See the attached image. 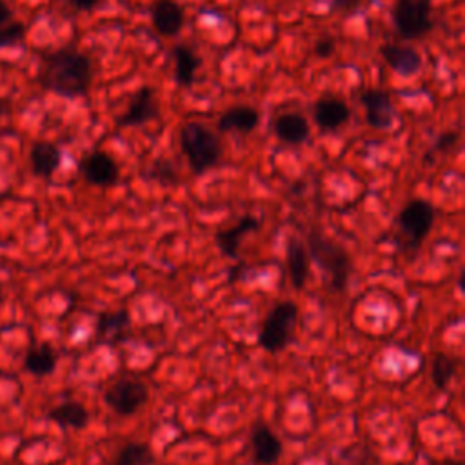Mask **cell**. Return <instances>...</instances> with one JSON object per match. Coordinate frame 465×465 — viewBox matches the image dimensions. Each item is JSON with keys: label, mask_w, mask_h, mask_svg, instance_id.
Instances as JSON below:
<instances>
[{"label": "cell", "mask_w": 465, "mask_h": 465, "mask_svg": "<svg viewBox=\"0 0 465 465\" xmlns=\"http://www.w3.org/2000/svg\"><path fill=\"white\" fill-rule=\"evenodd\" d=\"M14 21H15V15H14L12 8L6 3H3V0H0V30L8 26V24H12Z\"/></svg>", "instance_id": "f1b7e54d"}, {"label": "cell", "mask_w": 465, "mask_h": 465, "mask_svg": "<svg viewBox=\"0 0 465 465\" xmlns=\"http://www.w3.org/2000/svg\"><path fill=\"white\" fill-rule=\"evenodd\" d=\"M380 53H382V59L386 60V64L398 75H405V77L416 75L423 66L422 55L409 44L389 42V44L382 46Z\"/></svg>", "instance_id": "7c38bea8"}, {"label": "cell", "mask_w": 465, "mask_h": 465, "mask_svg": "<svg viewBox=\"0 0 465 465\" xmlns=\"http://www.w3.org/2000/svg\"><path fill=\"white\" fill-rule=\"evenodd\" d=\"M181 147L197 175H202L217 166L222 157V144L219 135L200 122H186L182 126Z\"/></svg>", "instance_id": "7a4b0ae2"}, {"label": "cell", "mask_w": 465, "mask_h": 465, "mask_svg": "<svg viewBox=\"0 0 465 465\" xmlns=\"http://www.w3.org/2000/svg\"><path fill=\"white\" fill-rule=\"evenodd\" d=\"M434 208L425 200H411L398 217V226L402 233L409 238L407 244L411 247H420L423 238L429 235L434 224Z\"/></svg>", "instance_id": "8992f818"}, {"label": "cell", "mask_w": 465, "mask_h": 465, "mask_svg": "<svg viewBox=\"0 0 465 465\" xmlns=\"http://www.w3.org/2000/svg\"><path fill=\"white\" fill-rule=\"evenodd\" d=\"M82 177L98 188H109L118 181V166L104 151H93L80 161Z\"/></svg>", "instance_id": "30bf717a"}, {"label": "cell", "mask_w": 465, "mask_h": 465, "mask_svg": "<svg viewBox=\"0 0 465 465\" xmlns=\"http://www.w3.org/2000/svg\"><path fill=\"white\" fill-rule=\"evenodd\" d=\"M456 373V360L445 353H438L432 358V366H431V377L434 386H438L440 389H443L454 377Z\"/></svg>", "instance_id": "d4e9b609"}, {"label": "cell", "mask_w": 465, "mask_h": 465, "mask_svg": "<svg viewBox=\"0 0 465 465\" xmlns=\"http://www.w3.org/2000/svg\"><path fill=\"white\" fill-rule=\"evenodd\" d=\"M68 3L79 12H91L100 5V0H68Z\"/></svg>", "instance_id": "f546056e"}, {"label": "cell", "mask_w": 465, "mask_h": 465, "mask_svg": "<svg viewBox=\"0 0 465 465\" xmlns=\"http://www.w3.org/2000/svg\"><path fill=\"white\" fill-rule=\"evenodd\" d=\"M335 46H337V42H335L333 39H322V41L317 42L315 51H317L319 57L326 59V57H330V55L335 51Z\"/></svg>", "instance_id": "83f0119b"}, {"label": "cell", "mask_w": 465, "mask_h": 465, "mask_svg": "<svg viewBox=\"0 0 465 465\" xmlns=\"http://www.w3.org/2000/svg\"><path fill=\"white\" fill-rule=\"evenodd\" d=\"M362 6V0H333V10L340 14H353Z\"/></svg>", "instance_id": "4316f807"}, {"label": "cell", "mask_w": 465, "mask_h": 465, "mask_svg": "<svg viewBox=\"0 0 465 465\" xmlns=\"http://www.w3.org/2000/svg\"><path fill=\"white\" fill-rule=\"evenodd\" d=\"M154 456L147 443H127L115 458L113 465H153Z\"/></svg>", "instance_id": "603a6c76"}, {"label": "cell", "mask_w": 465, "mask_h": 465, "mask_svg": "<svg viewBox=\"0 0 465 465\" xmlns=\"http://www.w3.org/2000/svg\"><path fill=\"white\" fill-rule=\"evenodd\" d=\"M173 59H175V80L182 88H191L195 82L197 70L200 66L199 55L193 51V48L186 44H179L173 48Z\"/></svg>", "instance_id": "d6986e66"}, {"label": "cell", "mask_w": 465, "mask_h": 465, "mask_svg": "<svg viewBox=\"0 0 465 465\" xmlns=\"http://www.w3.org/2000/svg\"><path fill=\"white\" fill-rule=\"evenodd\" d=\"M309 253L313 255L317 264L326 273L333 291H344L351 274V262L348 253L324 233H309L307 237Z\"/></svg>", "instance_id": "3957f363"}, {"label": "cell", "mask_w": 465, "mask_h": 465, "mask_svg": "<svg viewBox=\"0 0 465 465\" xmlns=\"http://www.w3.org/2000/svg\"><path fill=\"white\" fill-rule=\"evenodd\" d=\"M258 109L251 106H231L220 115L217 127L220 133H251L258 126Z\"/></svg>", "instance_id": "9a60e30c"}, {"label": "cell", "mask_w": 465, "mask_h": 465, "mask_svg": "<svg viewBox=\"0 0 465 465\" xmlns=\"http://www.w3.org/2000/svg\"><path fill=\"white\" fill-rule=\"evenodd\" d=\"M258 229V220L253 219V217H244L240 222H237L233 228L222 231L217 235V244L220 247V251L226 255V256H237V251H238V246L242 242V238L251 233V231H256Z\"/></svg>", "instance_id": "ffe728a7"}, {"label": "cell", "mask_w": 465, "mask_h": 465, "mask_svg": "<svg viewBox=\"0 0 465 465\" xmlns=\"http://www.w3.org/2000/svg\"><path fill=\"white\" fill-rule=\"evenodd\" d=\"M129 324V315L126 312L106 313L98 321V337L104 340L116 339Z\"/></svg>", "instance_id": "cb8c5ba5"}, {"label": "cell", "mask_w": 465, "mask_h": 465, "mask_svg": "<svg viewBox=\"0 0 465 465\" xmlns=\"http://www.w3.org/2000/svg\"><path fill=\"white\" fill-rule=\"evenodd\" d=\"M298 322V307L293 302H282L271 309L258 335V344L269 353H278L287 348L294 326Z\"/></svg>", "instance_id": "277c9868"}, {"label": "cell", "mask_w": 465, "mask_h": 465, "mask_svg": "<svg viewBox=\"0 0 465 465\" xmlns=\"http://www.w3.org/2000/svg\"><path fill=\"white\" fill-rule=\"evenodd\" d=\"M251 443H253L255 460L260 465H274L278 461L282 454V442L265 423H258L253 429Z\"/></svg>", "instance_id": "2e32d148"}, {"label": "cell", "mask_w": 465, "mask_h": 465, "mask_svg": "<svg viewBox=\"0 0 465 465\" xmlns=\"http://www.w3.org/2000/svg\"><path fill=\"white\" fill-rule=\"evenodd\" d=\"M57 362H59L57 353L48 346H39V348L30 349L24 358L26 369L37 377L51 375L57 367Z\"/></svg>", "instance_id": "7402d4cb"}, {"label": "cell", "mask_w": 465, "mask_h": 465, "mask_svg": "<svg viewBox=\"0 0 465 465\" xmlns=\"http://www.w3.org/2000/svg\"><path fill=\"white\" fill-rule=\"evenodd\" d=\"M349 107L339 97H322L313 106V118L322 131H335L349 120Z\"/></svg>", "instance_id": "4fadbf2b"}, {"label": "cell", "mask_w": 465, "mask_h": 465, "mask_svg": "<svg viewBox=\"0 0 465 465\" xmlns=\"http://www.w3.org/2000/svg\"><path fill=\"white\" fill-rule=\"evenodd\" d=\"M93 82V66L88 55L75 48H62L50 53L44 60L41 84L44 89L66 97H86Z\"/></svg>", "instance_id": "6da1fadb"}, {"label": "cell", "mask_w": 465, "mask_h": 465, "mask_svg": "<svg viewBox=\"0 0 465 465\" xmlns=\"http://www.w3.org/2000/svg\"><path fill=\"white\" fill-rule=\"evenodd\" d=\"M24 37H26V26L15 19L12 24L0 30V50L21 44Z\"/></svg>", "instance_id": "484cf974"}, {"label": "cell", "mask_w": 465, "mask_h": 465, "mask_svg": "<svg viewBox=\"0 0 465 465\" xmlns=\"http://www.w3.org/2000/svg\"><path fill=\"white\" fill-rule=\"evenodd\" d=\"M50 418L55 423H59L60 427L84 429L88 425V422H89V413L79 402H66V404H60L59 407L51 409Z\"/></svg>", "instance_id": "44dd1931"}, {"label": "cell", "mask_w": 465, "mask_h": 465, "mask_svg": "<svg viewBox=\"0 0 465 465\" xmlns=\"http://www.w3.org/2000/svg\"><path fill=\"white\" fill-rule=\"evenodd\" d=\"M104 400L116 414H133L147 400V387L140 380L122 378L107 387Z\"/></svg>", "instance_id": "52a82bcc"}, {"label": "cell", "mask_w": 465, "mask_h": 465, "mask_svg": "<svg viewBox=\"0 0 465 465\" xmlns=\"http://www.w3.org/2000/svg\"><path fill=\"white\" fill-rule=\"evenodd\" d=\"M287 274L294 289L305 285L309 274V253L298 237H291L287 242Z\"/></svg>", "instance_id": "ac0fdd59"}, {"label": "cell", "mask_w": 465, "mask_h": 465, "mask_svg": "<svg viewBox=\"0 0 465 465\" xmlns=\"http://www.w3.org/2000/svg\"><path fill=\"white\" fill-rule=\"evenodd\" d=\"M449 465H461V463H460V461H451Z\"/></svg>", "instance_id": "4dcf8cb0"}, {"label": "cell", "mask_w": 465, "mask_h": 465, "mask_svg": "<svg viewBox=\"0 0 465 465\" xmlns=\"http://www.w3.org/2000/svg\"><path fill=\"white\" fill-rule=\"evenodd\" d=\"M431 10V0H396L393 8L396 32L407 41L425 37L432 28Z\"/></svg>", "instance_id": "5b68a950"}, {"label": "cell", "mask_w": 465, "mask_h": 465, "mask_svg": "<svg viewBox=\"0 0 465 465\" xmlns=\"http://www.w3.org/2000/svg\"><path fill=\"white\" fill-rule=\"evenodd\" d=\"M360 104L366 109L367 124L378 131L391 129L398 120V109L384 89H366L360 95Z\"/></svg>", "instance_id": "ba28073f"}, {"label": "cell", "mask_w": 465, "mask_h": 465, "mask_svg": "<svg viewBox=\"0 0 465 465\" xmlns=\"http://www.w3.org/2000/svg\"><path fill=\"white\" fill-rule=\"evenodd\" d=\"M157 116H159L157 97H154L153 88L144 86L133 95L126 111L118 116L116 124L118 127H136L154 120Z\"/></svg>", "instance_id": "9c48e42d"}, {"label": "cell", "mask_w": 465, "mask_h": 465, "mask_svg": "<svg viewBox=\"0 0 465 465\" xmlns=\"http://www.w3.org/2000/svg\"><path fill=\"white\" fill-rule=\"evenodd\" d=\"M273 131L280 142L300 145L309 138V122L300 113H284L274 120Z\"/></svg>", "instance_id": "e0dca14e"}, {"label": "cell", "mask_w": 465, "mask_h": 465, "mask_svg": "<svg viewBox=\"0 0 465 465\" xmlns=\"http://www.w3.org/2000/svg\"><path fill=\"white\" fill-rule=\"evenodd\" d=\"M32 170L41 179H51L62 164V151L51 142H35L32 147Z\"/></svg>", "instance_id": "5bb4252c"}, {"label": "cell", "mask_w": 465, "mask_h": 465, "mask_svg": "<svg viewBox=\"0 0 465 465\" xmlns=\"http://www.w3.org/2000/svg\"><path fill=\"white\" fill-rule=\"evenodd\" d=\"M151 23L159 35L173 37L184 26V10L177 0H157L151 8Z\"/></svg>", "instance_id": "8fae6325"}]
</instances>
